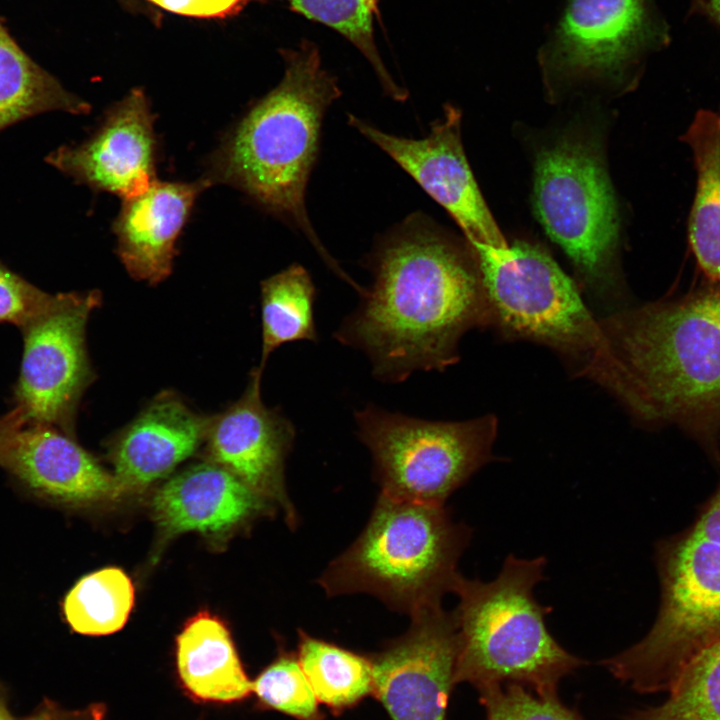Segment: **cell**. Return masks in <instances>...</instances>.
<instances>
[{"instance_id": "cell-1", "label": "cell", "mask_w": 720, "mask_h": 720, "mask_svg": "<svg viewBox=\"0 0 720 720\" xmlns=\"http://www.w3.org/2000/svg\"><path fill=\"white\" fill-rule=\"evenodd\" d=\"M366 265L373 284L334 338L364 352L382 382L442 371L458 361L464 333L492 323L469 248L422 213L378 240Z\"/></svg>"}, {"instance_id": "cell-2", "label": "cell", "mask_w": 720, "mask_h": 720, "mask_svg": "<svg viewBox=\"0 0 720 720\" xmlns=\"http://www.w3.org/2000/svg\"><path fill=\"white\" fill-rule=\"evenodd\" d=\"M600 326L620 362L623 404L674 425L720 462V283L616 312Z\"/></svg>"}, {"instance_id": "cell-3", "label": "cell", "mask_w": 720, "mask_h": 720, "mask_svg": "<svg viewBox=\"0 0 720 720\" xmlns=\"http://www.w3.org/2000/svg\"><path fill=\"white\" fill-rule=\"evenodd\" d=\"M284 75L235 126L212 159L210 183L230 184L300 230L324 262L347 283L308 217L306 187L319 147L323 117L341 95L322 66L318 46L303 39L279 50Z\"/></svg>"}, {"instance_id": "cell-4", "label": "cell", "mask_w": 720, "mask_h": 720, "mask_svg": "<svg viewBox=\"0 0 720 720\" xmlns=\"http://www.w3.org/2000/svg\"><path fill=\"white\" fill-rule=\"evenodd\" d=\"M547 560L509 554L495 579L460 576L453 610L458 633L455 683L478 690L517 683L539 695L557 694L559 681L584 661L566 651L550 634L534 588L544 580Z\"/></svg>"}, {"instance_id": "cell-5", "label": "cell", "mask_w": 720, "mask_h": 720, "mask_svg": "<svg viewBox=\"0 0 720 720\" xmlns=\"http://www.w3.org/2000/svg\"><path fill=\"white\" fill-rule=\"evenodd\" d=\"M471 535L445 505L380 493L360 535L329 563L318 584L330 597L367 593L412 616L454 592Z\"/></svg>"}, {"instance_id": "cell-6", "label": "cell", "mask_w": 720, "mask_h": 720, "mask_svg": "<svg viewBox=\"0 0 720 720\" xmlns=\"http://www.w3.org/2000/svg\"><path fill=\"white\" fill-rule=\"evenodd\" d=\"M468 248L492 323L511 337L550 346L575 362L580 373L622 396L623 369L599 321L546 251L522 241L503 247L470 242Z\"/></svg>"}, {"instance_id": "cell-7", "label": "cell", "mask_w": 720, "mask_h": 720, "mask_svg": "<svg viewBox=\"0 0 720 720\" xmlns=\"http://www.w3.org/2000/svg\"><path fill=\"white\" fill-rule=\"evenodd\" d=\"M661 604L639 642L602 664L641 693L668 691L684 664L720 639V482L695 521L657 548Z\"/></svg>"}, {"instance_id": "cell-8", "label": "cell", "mask_w": 720, "mask_h": 720, "mask_svg": "<svg viewBox=\"0 0 720 720\" xmlns=\"http://www.w3.org/2000/svg\"><path fill=\"white\" fill-rule=\"evenodd\" d=\"M357 434L373 459L381 494L432 505L494 460L497 419L428 421L368 404L354 414Z\"/></svg>"}, {"instance_id": "cell-9", "label": "cell", "mask_w": 720, "mask_h": 720, "mask_svg": "<svg viewBox=\"0 0 720 720\" xmlns=\"http://www.w3.org/2000/svg\"><path fill=\"white\" fill-rule=\"evenodd\" d=\"M534 207L548 236L596 292L617 288L619 220L612 186L599 152L564 137L537 155Z\"/></svg>"}, {"instance_id": "cell-10", "label": "cell", "mask_w": 720, "mask_h": 720, "mask_svg": "<svg viewBox=\"0 0 720 720\" xmlns=\"http://www.w3.org/2000/svg\"><path fill=\"white\" fill-rule=\"evenodd\" d=\"M100 304L97 291L55 294L23 328V355L13 391L26 425H49L72 436L75 412L91 381L85 330Z\"/></svg>"}, {"instance_id": "cell-11", "label": "cell", "mask_w": 720, "mask_h": 720, "mask_svg": "<svg viewBox=\"0 0 720 720\" xmlns=\"http://www.w3.org/2000/svg\"><path fill=\"white\" fill-rule=\"evenodd\" d=\"M411 617L408 630L371 657L374 696L392 720H447L458 652L453 611Z\"/></svg>"}, {"instance_id": "cell-12", "label": "cell", "mask_w": 720, "mask_h": 720, "mask_svg": "<svg viewBox=\"0 0 720 720\" xmlns=\"http://www.w3.org/2000/svg\"><path fill=\"white\" fill-rule=\"evenodd\" d=\"M347 120L452 216L468 243L507 245L465 156L460 131L461 113L457 108L446 105L443 118L421 139L388 134L353 114H348Z\"/></svg>"}, {"instance_id": "cell-13", "label": "cell", "mask_w": 720, "mask_h": 720, "mask_svg": "<svg viewBox=\"0 0 720 720\" xmlns=\"http://www.w3.org/2000/svg\"><path fill=\"white\" fill-rule=\"evenodd\" d=\"M664 35L649 0H567L547 59L568 75H617Z\"/></svg>"}, {"instance_id": "cell-14", "label": "cell", "mask_w": 720, "mask_h": 720, "mask_svg": "<svg viewBox=\"0 0 720 720\" xmlns=\"http://www.w3.org/2000/svg\"><path fill=\"white\" fill-rule=\"evenodd\" d=\"M153 122L145 93L133 89L107 111L93 135L57 148L46 162L78 183L128 199L156 180Z\"/></svg>"}, {"instance_id": "cell-15", "label": "cell", "mask_w": 720, "mask_h": 720, "mask_svg": "<svg viewBox=\"0 0 720 720\" xmlns=\"http://www.w3.org/2000/svg\"><path fill=\"white\" fill-rule=\"evenodd\" d=\"M262 371L256 368L246 391L220 415L210 418L206 439L215 463L263 497L275 500L291 527L297 512L284 485V462L295 439L292 422L261 399Z\"/></svg>"}, {"instance_id": "cell-16", "label": "cell", "mask_w": 720, "mask_h": 720, "mask_svg": "<svg viewBox=\"0 0 720 720\" xmlns=\"http://www.w3.org/2000/svg\"><path fill=\"white\" fill-rule=\"evenodd\" d=\"M0 468L34 499L79 508L124 490L85 449L60 429L25 425L0 450Z\"/></svg>"}, {"instance_id": "cell-17", "label": "cell", "mask_w": 720, "mask_h": 720, "mask_svg": "<svg viewBox=\"0 0 720 720\" xmlns=\"http://www.w3.org/2000/svg\"><path fill=\"white\" fill-rule=\"evenodd\" d=\"M207 178L192 183L155 180L144 192L124 199L113 230L128 273L156 284L171 272L176 242Z\"/></svg>"}, {"instance_id": "cell-18", "label": "cell", "mask_w": 720, "mask_h": 720, "mask_svg": "<svg viewBox=\"0 0 720 720\" xmlns=\"http://www.w3.org/2000/svg\"><path fill=\"white\" fill-rule=\"evenodd\" d=\"M209 421L176 394H159L116 439L114 476L123 489L166 476L206 439Z\"/></svg>"}, {"instance_id": "cell-19", "label": "cell", "mask_w": 720, "mask_h": 720, "mask_svg": "<svg viewBox=\"0 0 720 720\" xmlns=\"http://www.w3.org/2000/svg\"><path fill=\"white\" fill-rule=\"evenodd\" d=\"M264 499L223 466L202 463L164 484L155 494L153 510L167 533H216L263 511Z\"/></svg>"}, {"instance_id": "cell-20", "label": "cell", "mask_w": 720, "mask_h": 720, "mask_svg": "<svg viewBox=\"0 0 720 720\" xmlns=\"http://www.w3.org/2000/svg\"><path fill=\"white\" fill-rule=\"evenodd\" d=\"M176 667L182 688L197 701L229 704L252 694L230 631L208 612L190 618L177 636Z\"/></svg>"}, {"instance_id": "cell-21", "label": "cell", "mask_w": 720, "mask_h": 720, "mask_svg": "<svg viewBox=\"0 0 720 720\" xmlns=\"http://www.w3.org/2000/svg\"><path fill=\"white\" fill-rule=\"evenodd\" d=\"M680 139L690 147L696 171L689 246L705 279L720 283V107L698 110Z\"/></svg>"}, {"instance_id": "cell-22", "label": "cell", "mask_w": 720, "mask_h": 720, "mask_svg": "<svg viewBox=\"0 0 720 720\" xmlns=\"http://www.w3.org/2000/svg\"><path fill=\"white\" fill-rule=\"evenodd\" d=\"M90 108L37 64L0 21V132L42 113L87 114Z\"/></svg>"}, {"instance_id": "cell-23", "label": "cell", "mask_w": 720, "mask_h": 720, "mask_svg": "<svg viewBox=\"0 0 720 720\" xmlns=\"http://www.w3.org/2000/svg\"><path fill=\"white\" fill-rule=\"evenodd\" d=\"M296 654L318 702L334 715L372 696L370 656L315 638L302 630L298 632Z\"/></svg>"}, {"instance_id": "cell-24", "label": "cell", "mask_w": 720, "mask_h": 720, "mask_svg": "<svg viewBox=\"0 0 720 720\" xmlns=\"http://www.w3.org/2000/svg\"><path fill=\"white\" fill-rule=\"evenodd\" d=\"M316 287L308 271L292 264L261 283L262 350L260 365L277 348L297 341H317L314 321Z\"/></svg>"}, {"instance_id": "cell-25", "label": "cell", "mask_w": 720, "mask_h": 720, "mask_svg": "<svg viewBox=\"0 0 720 720\" xmlns=\"http://www.w3.org/2000/svg\"><path fill=\"white\" fill-rule=\"evenodd\" d=\"M134 586L128 575L108 567L80 578L65 595L62 610L72 631L101 636L119 631L134 605Z\"/></svg>"}, {"instance_id": "cell-26", "label": "cell", "mask_w": 720, "mask_h": 720, "mask_svg": "<svg viewBox=\"0 0 720 720\" xmlns=\"http://www.w3.org/2000/svg\"><path fill=\"white\" fill-rule=\"evenodd\" d=\"M666 700L630 712L626 720H720V639L693 655Z\"/></svg>"}, {"instance_id": "cell-27", "label": "cell", "mask_w": 720, "mask_h": 720, "mask_svg": "<svg viewBox=\"0 0 720 720\" xmlns=\"http://www.w3.org/2000/svg\"><path fill=\"white\" fill-rule=\"evenodd\" d=\"M252 1L259 3L286 2L290 10L295 13L335 30L366 58L386 95L400 102L408 98V91L395 82L375 43L374 22L376 19L380 21L379 0Z\"/></svg>"}, {"instance_id": "cell-28", "label": "cell", "mask_w": 720, "mask_h": 720, "mask_svg": "<svg viewBox=\"0 0 720 720\" xmlns=\"http://www.w3.org/2000/svg\"><path fill=\"white\" fill-rule=\"evenodd\" d=\"M252 693L262 709L277 711L296 720H325L296 653L281 649L252 681Z\"/></svg>"}, {"instance_id": "cell-29", "label": "cell", "mask_w": 720, "mask_h": 720, "mask_svg": "<svg viewBox=\"0 0 720 720\" xmlns=\"http://www.w3.org/2000/svg\"><path fill=\"white\" fill-rule=\"evenodd\" d=\"M487 720H583L554 695H533L523 685L506 683L478 690Z\"/></svg>"}, {"instance_id": "cell-30", "label": "cell", "mask_w": 720, "mask_h": 720, "mask_svg": "<svg viewBox=\"0 0 720 720\" xmlns=\"http://www.w3.org/2000/svg\"><path fill=\"white\" fill-rule=\"evenodd\" d=\"M47 293L0 262V323L23 328L53 302Z\"/></svg>"}, {"instance_id": "cell-31", "label": "cell", "mask_w": 720, "mask_h": 720, "mask_svg": "<svg viewBox=\"0 0 720 720\" xmlns=\"http://www.w3.org/2000/svg\"><path fill=\"white\" fill-rule=\"evenodd\" d=\"M182 16L225 19L239 14L249 0H147Z\"/></svg>"}, {"instance_id": "cell-32", "label": "cell", "mask_w": 720, "mask_h": 720, "mask_svg": "<svg viewBox=\"0 0 720 720\" xmlns=\"http://www.w3.org/2000/svg\"><path fill=\"white\" fill-rule=\"evenodd\" d=\"M103 718L104 710L100 705L71 710L45 699L32 714L23 720H103Z\"/></svg>"}, {"instance_id": "cell-33", "label": "cell", "mask_w": 720, "mask_h": 720, "mask_svg": "<svg viewBox=\"0 0 720 720\" xmlns=\"http://www.w3.org/2000/svg\"><path fill=\"white\" fill-rule=\"evenodd\" d=\"M26 421L20 409L13 407L0 416V450L24 426Z\"/></svg>"}, {"instance_id": "cell-34", "label": "cell", "mask_w": 720, "mask_h": 720, "mask_svg": "<svg viewBox=\"0 0 720 720\" xmlns=\"http://www.w3.org/2000/svg\"><path fill=\"white\" fill-rule=\"evenodd\" d=\"M698 11L720 25V0H692Z\"/></svg>"}, {"instance_id": "cell-35", "label": "cell", "mask_w": 720, "mask_h": 720, "mask_svg": "<svg viewBox=\"0 0 720 720\" xmlns=\"http://www.w3.org/2000/svg\"><path fill=\"white\" fill-rule=\"evenodd\" d=\"M0 720H17L12 716V714L9 710L6 693L1 687H0Z\"/></svg>"}]
</instances>
